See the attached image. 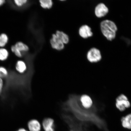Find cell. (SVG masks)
I'll list each match as a JSON object with an SVG mask.
<instances>
[{
    "label": "cell",
    "instance_id": "1",
    "mask_svg": "<svg viewBox=\"0 0 131 131\" xmlns=\"http://www.w3.org/2000/svg\"><path fill=\"white\" fill-rule=\"evenodd\" d=\"M80 95L71 94L62 104L63 111L71 114L75 119L82 122L94 124L99 128L105 130L102 122L95 113V108H85L80 102Z\"/></svg>",
    "mask_w": 131,
    "mask_h": 131
},
{
    "label": "cell",
    "instance_id": "2",
    "mask_svg": "<svg viewBox=\"0 0 131 131\" xmlns=\"http://www.w3.org/2000/svg\"><path fill=\"white\" fill-rule=\"evenodd\" d=\"M101 29L103 35L108 40H112L116 37L117 27L113 21L106 20L101 22Z\"/></svg>",
    "mask_w": 131,
    "mask_h": 131
},
{
    "label": "cell",
    "instance_id": "3",
    "mask_svg": "<svg viewBox=\"0 0 131 131\" xmlns=\"http://www.w3.org/2000/svg\"><path fill=\"white\" fill-rule=\"evenodd\" d=\"M115 101L116 107L121 112H123L131 107V103L128 98L124 94L119 95L116 98Z\"/></svg>",
    "mask_w": 131,
    "mask_h": 131
},
{
    "label": "cell",
    "instance_id": "4",
    "mask_svg": "<svg viewBox=\"0 0 131 131\" xmlns=\"http://www.w3.org/2000/svg\"><path fill=\"white\" fill-rule=\"evenodd\" d=\"M86 58L90 63H96L100 61L102 56L99 50L95 48H93L88 52Z\"/></svg>",
    "mask_w": 131,
    "mask_h": 131
},
{
    "label": "cell",
    "instance_id": "5",
    "mask_svg": "<svg viewBox=\"0 0 131 131\" xmlns=\"http://www.w3.org/2000/svg\"><path fill=\"white\" fill-rule=\"evenodd\" d=\"M29 50V47L26 44L21 42H18L15 45L11 47V50L16 56L21 57L22 55L21 52H27Z\"/></svg>",
    "mask_w": 131,
    "mask_h": 131
},
{
    "label": "cell",
    "instance_id": "6",
    "mask_svg": "<svg viewBox=\"0 0 131 131\" xmlns=\"http://www.w3.org/2000/svg\"><path fill=\"white\" fill-rule=\"evenodd\" d=\"M42 126L44 131H55V121L50 117L44 118L42 122Z\"/></svg>",
    "mask_w": 131,
    "mask_h": 131
},
{
    "label": "cell",
    "instance_id": "7",
    "mask_svg": "<svg viewBox=\"0 0 131 131\" xmlns=\"http://www.w3.org/2000/svg\"><path fill=\"white\" fill-rule=\"evenodd\" d=\"M50 42L51 46L54 50L61 51L64 48V44L57 37L55 34H52Z\"/></svg>",
    "mask_w": 131,
    "mask_h": 131
},
{
    "label": "cell",
    "instance_id": "8",
    "mask_svg": "<svg viewBox=\"0 0 131 131\" xmlns=\"http://www.w3.org/2000/svg\"><path fill=\"white\" fill-rule=\"evenodd\" d=\"M79 100L81 105L85 108L90 109L94 106L92 99L88 95H80Z\"/></svg>",
    "mask_w": 131,
    "mask_h": 131
},
{
    "label": "cell",
    "instance_id": "9",
    "mask_svg": "<svg viewBox=\"0 0 131 131\" xmlns=\"http://www.w3.org/2000/svg\"><path fill=\"white\" fill-rule=\"evenodd\" d=\"M80 36L84 39H87L92 36L93 33L91 29L87 25H82L78 30Z\"/></svg>",
    "mask_w": 131,
    "mask_h": 131
},
{
    "label": "cell",
    "instance_id": "10",
    "mask_svg": "<svg viewBox=\"0 0 131 131\" xmlns=\"http://www.w3.org/2000/svg\"><path fill=\"white\" fill-rule=\"evenodd\" d=\"M108 12V9L105 5L100 3L96 6L95 9V14L96 17L101 18L105 16Z\"/></svg>",
    "mask_w": 131,
    "mask_h": 131
},
{
    "label": "cell",
    "instance_id": "11",
    "mask_svg": "<svg viewBox=\"0 0 131 131\" xmlns=\"http://www.w3.org/2000/svg\"><path fill=\"white\" fill-rule=\"evenodd\" d=\"M28 127L29 131H41L42 129L41 124L36 119L29 121L28 123Z\"/></svg>",
    "mask_w": 131,
    "mask_h": 131
},
{
    "label": "cell",
    "instance_id": "12",
    "mask_svg": "<svg viewBox=\"0 0 131 131\" xmlns=\"http://www.w3.org/2000/svg\"><path fill=\"white\" fill-rule=\"evenodd\" d=\"M56 35L64 44L67 45L69 42L70 38L68 35L63 31L57 30L55 33Z\"/></svg>",
    "mask_w": 131,
    "mask_h": 131
},
{
    "label": "cell",
    "instance_id": "13",
    "mask_svg": "<svg viewBox=\"0 0 131 131\" xmlns=\"http://www.w3.org/2000/svg\"><path fill=\"white\" fill-rule=\"evenodd\" d=\"M122 125L126 129H131V113L122 117L121 119Z\"/></svg>",
    "mask_w": 131,
    "mask_h": 131
},
{
    "label": "cell",
    "instance_id": "14",
    "mask_svg": "<svg viewBox=\"0 0 131 131\" xmlns=\"http://www.w3.org/2000/svg\"><path fill=\"white\" fill-rule=\"evenodd\" d=\"M40 6L45 9H50L53 6V2L52 0H40L39 1Z\"/></svg>",
    "mask_w": 131,
    "mask_h": 131
},
{
    "label": "cell",
    "instance_id": "15",
    "mask_svg": "<svg viewBox=\"0 0 131 131\" xmlns=\"http://www.w3.org/2000/svg\"><path fill=\"white\" fill-rule=\"evenodd\" d=\"M16 69L19 73H23L27 69V66L25 62L22 60H19L16 63Z\"/></svg>",
    "mask_w": 131,
    "mask_h": 131
},
{
    "label": "cell",
    "instance_id": "16",
    "mask_svg": "<svg viewBox=\"0 0 131 131\" xmlns=\"http://www.w3.org/2000/svg\"><path fill=\"white\" fill-rule=\"evenodd\" d=\"M9 54V52L6 49L4 48H0V60L4 61L7 59Z\"/></svg>",
    "mask_w": 131,
    "mask_h": 131
},
{
    "label": "cell",
    "instance_id": "17",
    "mask_svg": "<svg viewBox=\"0 0 131 131\" xmlns=\"http://www.w3.org/2000/svg\"><path fill=\"white\" fill-rule=\"evenodd\" d=\"M8 37L6 34H2L0 35V47H4L7 43Z\"/></svg>",
    "mask_w": 131,
    "mask_h": 131
},
{
    "label": "cell",
    "instance_id": "18",
    "mask_svg": "<svg viewBox=\"0 0 131 131\" xmlns=\"http://www.w3.org/2000/svg\"><path fill=\"white\" fill-rule=\"evenodd\" d=\"M8 74L7 70L6 69L2 67H0V78H5Z\"/></svg>",
    "mask_w": 131,
    "mask_h": 131
},
{
    "label": "cell",
    "instance_id": "19",
    "mask_svg": "<svg viewBox=\"0 0 131 131\" xmlns=\"http://www.w3.org/2000/svg\"><path fill=\"white\" fill-rule=\"evenodd\" d=\"M15 4L19 7H21L27 2V0H15L14 1Z\"/></svg>",
    "mask_w": 131,
    "mask_h": 131
},
{
    "label": "cell",
    "instance_id": "20",
    "mask_svg": "<svg viewBox=\"0 0 131 131\" xmlns=\"http://www.w3.org/2000/svg\"><path fill=\"white\" fill-rule=\"evenodd\" d=\"M3 81L2 79L0 78V94H1L3 89Z\"/></svg>",
    "mask_w": 131,
    "mask_h": 131
},
{
    "label": "cell",
    "instance_id": "21",
    "mask_svg": "<svg viewBox=\"0 0 131 131\" xmlns=\"http://www.w3.org/2000/svg\"><path fill=\"white\" fill-rule=\"evenodd\" d=\"M5 2L4 0H0V6H2L4 4Z\"/></svg>",
    "mask_w": 131,
    "mask_h": 131
},
{
    "label": "cell",
    "instance_id": "22",
    "mask_svg": "<svg viewBox=\"0 0 131 131\" xmlns=\"http://www.w3.org/2000/svg\"><path fill=\"white\" fill-rule=\"evenodd\" d=\"M17 131H28L25 130L24 128H20L19 129V130Z\"/></svg>",
    "mask_w": 131,
    "mask_h": 131
}]
</instances>
